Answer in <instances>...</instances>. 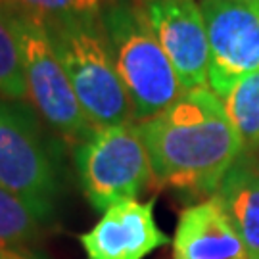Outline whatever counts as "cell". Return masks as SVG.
Wrapping results in <instances>:
<instances>
[{
  "instance_id": "277c9868",
  "label": "cell",
  "mask_w": 259,
  "mask_h": 259,
  "mask_svg": "<svg viewBox=\"0 0 259 259\" xmlns=\"http://www.w3.org/2000/svg\"><path fill=\"white\" fill-rule=\"evenodd\" d=\"M0 188L42 223L54 215L62 188L56 154L38 113L23 100H0Z\"/></svg>"
},
{
  "instance_id": "30bf717a",
  "label": "cell",
  "mask_w": 259,
  "mask_h": 259,
  "mask_svg": "<svg viewBox=\"0 0 259 259\" xmlns=\"http://www.w3.org/2000/svg\"><path fill=\"white\" fill-rule=\"evenodd\" d=\"M173 259L250 257L221 204L209 196L181 213L173 238Z\"/></svg>"
},
{
  "instance_id": "7c38bea8",
  "label": "cell",
  "mask_w": 259,
  "mask_h": 259,
  "mask_svg": "<svg viewBox=\"0 0 259 259\" xmlns=\"http://www.w3.org/2000/svg\"><path fill=\"white\" fill-rule=\"evenodd\" d=\"M219 100L244 152H259V71L242 77Z\"/></svg>"
},
{
  "instance_id": "4fadbf2b",
  "label": "cell",
  "mask_w": 259,
  "mask_h": 259,
  "mask_svg": "<svg viewBox=\"0 0 259 259\" xmlns=\"http://www.w3.org/2000/svg\"><path fill=\"white\" fill-rule=\"evenodd\" d=\"M42 221L27 204L0 188V250L25 248L37 240Z\"/></svg>"
},
{
  "instance_id": "2e32d148",
  "label": "cell",
  "mask_w": 259,
  "mask_h": 259,
  "mask_svg": "<svg viewBox=\"0 0 259 259\" xmlns=\"http://www.w3.org/2000/svg\"><path fill=\"white\" fill-rule=\"evenodd\" d=\"M139 2H165V0H139Z\"/></svg>"
},
{
  "instance_id": "7a4b0ae2",
  "label": "cell",
  "mask_w": 259,
  "mask_h": 259,
  "mask_svg": "<svg viewBox=\"0 0 259 259\" xmlns=\"http://www.w3.org/2000/svg\"><path fill=\"white\" fill-rule=\"evenodd\" d=\"M102 27L133 104L135 123L154 117L185 96L186 89L159 45L142 2H110L102 12Z\"/></svg>"
},
{
  "instance_id": "5bb4252c",
  "label": "cell",
  "mask_w": 259,
  "mask_h": 259,
  "mask_svg": "<svg viewBox=\"0 0 259 259\" xmlns=\"http://www.w3.org/2000/svg\"><path fill=\"white\" fill-rule=\"evenodd\" d=\"M27 98L21 52L6 10L0 6V100L21 102Z\"/></svg>"
},
{
  "instance_id": "5b68a950",
  "label": "cell",
  "mask_w": 259,
  "mask_h": 259,
  "mask_svg": "<svg viewBox=\"0 0 259 259\" xmlns=\"http://www.w3.org/2000/svg\"><path fill=\"white\" fill-rule=\"evenodd\" d=\"M4 10L18 38L29 104L65 142L81 144L96 127L75 96L42 19L18 10Z\"/></svg>"
},
{
  "instance_id": "6da1fadb",
  "label": "cell",
  "mask_w": 259,
  "mask_h": 259,
  "mask_svg": "<svg viewBox=\"0 0 259 259\" xmlns=\"http://www.w3.org/2000/svg\"><path fill=\"white\" fill-rule=\"evenodd\" d=\"M159 186L213 196L242 156V142L209 87L194 89L157 115L137 123Z\"/></svg>"
},
{
  "instance_id": "8fae6325",
  "label": "cell",
  "mask_w": 259,
  "mask_h": 259,
  "mask_svg": "<svg viewBox=\"0 0 259 259\" xmlns=\"http://www.w3.org/2000/svg\"><path fill=\"white\" fill-rule=\"evenodd\" d=\"M213 198L240 234L248 257L259 259V152H242Z\"/></svg>"
},
{
  "instance_id": "ac0fdd59",
  "label": "cell",
  "mask_w": 259,
  "mask_h": 259,
  "mask_svg": "<svg viewBox=\"0 0 259 259\" xmlns=\"http://www.w3.org/2000/svg\"><path fill=\"white\" fill-rule=\"evenodd\" d=\"M108 2H113V0H108Z\"/></svg>"
},
{
  "instance_id": "ba28073f",
  "label": "cell",
  "mask_w": 259,
  "mask_h": 259,
  "mask_svg": "<svg viewBox=\"0 0 259 259\" xmlns=\"http://www.w3.org/2000/svg\"><path fill=\"white\" fill-rule=\"evenodd\" d=\"M152 29L188 91L209 87V37L196 0L142 2Z\"/></svg>"
},
{
  "instance_id": "e0dca14e",
  "label": "cell",
  "mask_w": 259,
  "mask_h": 259,
  "mask_svg": "<svg viewBox=\"0 0 259 259\" xmlns=\"http://www.w3.org/2000/svg\"><path fill=\"white\" fill-rule=\"evenodd\" d=\"M242 2H259V0H242Z\"/></svg>"
},
{
  "instance_id": "9a60e30c",
  "label": "cell",
  "mask_w": 259,
  "mask_h": 259,
  "mask_svg": "<svg viewBox=\"0 0 259 259\" xmlns=\"http://www.w3.org/2000/svg\"><path fill=\"white\" fill-rule=\"evenodd\" d=\"M108 0H0V6L25 12L40 19L100 18Z\"/></svg>"
},
{
  "instance_id": "3957f363",
  "label": "cell",
  "mask_w": 259,
  "mask_h": 259,
  "mask_svg": "<svg viewBox=\"0 0 259 259\" xmlns=\"http://www.w3.org/2000/svg\"><path fill=\"white\" fill-rule=\"evenodd\" d=\"M56 56L94 127L135 123L100 18L42 19Z\"/></svg>"
},
{
  "instance_id": "9c48e42d",
  "label": "cell",
  "mask_w": 259,
  "mask_h": 259,
  "mask_svg": "<svg viewBox=\"0 0 259 259\" xmlns=\"http://www.w3.org/2000/svg\"><path fill=\"white\" fill-rule=\"evenodd\" d=\"M79 242L89 259H144L169 244V236L157 227L154 200H123L108 207Z\"/></svg>"
},
{
  "instance_id": "8992f818",
  "label": "cell",
  "mask_w": 259,
  "mask_h": 259,
  "mask_svg": "<svg viewBox=\"0 0 259 259\" xmlns=\"http://www.w3.org/2000/svg\"><path fill=\"white\" fill-rule=\"evenodd\" d=\"M75 167L84 198L98 211L123 200H137L156 183L137 123L96 127L75 146Z\"/></svg>"
},
{
  "instance_id": "52a82bcc",
  "label": "cell",
  "mask_w": 259,
  "mask_h": 259,
  "mask_svg": "<svg viewBox=\"0 0 259 259\" xmlns=\"http://www.w3.org/2000/svg\"><path fill=\"white\" fill-rule=\"evenodd\" d=\"M209 37V91L223 96L242 77L259 71V2L200 0Z\"/></svg>"
}]
</instances>
